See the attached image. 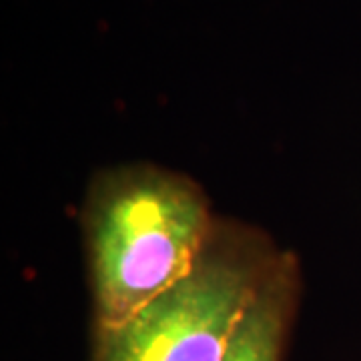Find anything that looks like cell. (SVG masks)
Instances as JSON below:
<instances>
[{"label": "cell", "mask_w": 361, "mask_h": 361, "mask_svg": "<svg viewBox=\"0 0 361 361\" xmlns=\"http://www.w3.org/2000/svg\"><path fill=\"white\" fill-rule=\"evenodd\" d=\"M217 219L185 173L155 163L97 171L80 207L90 329L123 323L183 279Z\"/></svg>", "instance_id": "6da1fadb"}, {"label": "cell", "mask_w": 361, "mask_h": 361, "mask_svg": "<svg viewBox=\"0 0 361 361\" xmlns=\"http://www.w3.org/2000/svg\"><path fill=\"white\" fill-rule=\"evenodd\" d=\"M283 247L221 217L183 279L118 325L90 329L87 361H223Z\"/></svg>", "instance_id": "7a4b0ae2"}, {"label": "cell", "mask_w": 361, "mask_h": 361, "mask_svg": "<svg viewBox=\"0 0 361 361\" xmlns=\"http://www.w3.org/2000/svg\"><path fill=\"white\" fill-rule=\"evenodd\" d=\"M303 291L301 261L283 249L223 361H285Z\"/></svg>", "instance_id": "3957f363"}]
</instances>
